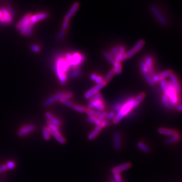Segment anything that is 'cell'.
I'll use <instances>...</instances> for the list:
<instances>
[{
    "mask_svg": "<svg viewBox=\"0 0 182 182\" xmlns=\"http://www.w3.org/2000/svg\"><path fill=\"white\" fill-rule=\"evenodd\" d=\"M70 65L65 59L58 57L55 61V72L61 84H64L67 80L65 73L70 70Z\"/></svg>",
    "mask_w": 182,
    "mask_h": 182,
    "instance_id": "obj_1",
    "label": "cell"
},
{
    "mask_svg": "<svg viewBox=\"0 0 182 182\" xmlns=\"http://www.w3.org/2000/svg\"><path fill=\"white\" fill-rule=\"evenodd\" d=\"M31 15L30 13L26 14L16 25V28L20 31V34L27 37L31 36L34 26L30 22Z\"/></svg>",
    "mask_w": 182,
    "mask_h": 182,
    "instance_id": "obj_2",
    "label": "cell"
},
{
    "mask_svg": "<svg viewBox=\"0 0 182 182\" xmlns=\"http://www.w3.org/2000/svg\"><path fill=\"white\" fill-rule=\"evenodd\" d=\"M134 98L130 97L128 100L121 107L117 114L115 115V117L113 119L114 124L119 123L125 116L127 115L132 110L135 109L133 106Z\"/></svg>",
    "mask_w": 182,
    "mask_h": 182,
    "instance_id": "obj_3",
    "label": "cell"
},
{
    "mask_svg": "<svg viewBox=\"0 0 182 182\" xmlns=\"http://www.w3.org/2000/svg\"><path fill=\"white\" fill-rule=\"evenodd\" d=\"M65 59L67 61L70 67L78 68L86 60V56L81 55L78 53L73 54L66 53L65 54Z\"/></svg>",
    "mask_w": 182,
    "mask_h": 182,
    "instance_id": "obj_4",
    "label": "cell"
},
{
    "mask_svg": "<svg viewBox=\"0 0 182 182\" xmlns=\"http://www.w3.org/2000/svg\"><path fill=\"white\" fill-rule=\"evenodd\" d=\"M150 10L152 13L155 16L156 19L157 20V21L161 25L166 26L168 24L167 19L164 16V15H163V14L161 13V12L160 11L157 7H156L155 5H151L150 6Z\"/></svg>",
    "mask_w": 182,
    "mask_h": 182,
    "instance_id": "obj_5",
    "label": "cell"
},
{
    "mask_svg": "<svg viewBox=\"0 0 182 182\" xmlns=\"http://www.w3.org/2000/svg\"><path fill=\"white\" fill-rule=\"evenodd\" d=\"M167 84L168 87V97L169 99L170 102L171 103L175 106L176 104H179V98L178 94L174 90L172 84L171 83V82H167Z\"/></svg>",
    "mask_w": 182,
    "mask_h": 182,
    "instance_id": "obj_6",
    "label": "cell"
},
{
    "mask_svg": "<svg viewBox=\"0 0 182 182\" xmlns=\"http://www.w3.org/2000/svg\"><path fill=\"white\" fill-rule=\"evenodd\" d=\"M109 122L107 120H104L103 122H102V123L100 124L97 125L91 133H90L88 135V139L90 140H92L94 139L97 137V136L98 135V133H100L102 129L105 127H107L109 125Z\"/></svg>",
    "mask_w": 182,
    "mask_h": 182,
    "instance_id": "obj_7",
    "label": "cell"
},
{
    "mask_svg": "<svg viewBox=\"0 0 182 182\" xmlns=\"http://www.w3.org/2000/svg\"><path fill=\"white\" fill-rule=\"evenodd\" d=\"M65 93V91H60L54 95H53L51 97H48L43 102V106L44 107H48L52 105L55 102L59 101L60 100V98L64 95Z\"/></svg>",
    "mask_w": 182,
    "mask_h": 182,
    "instance_id": "obj_8",
    "label": "cell"
},
{
    "mask_svg": "<svg viewBox=\"0 0 182 182\" xmlns=\"http://www.w3.org/2000/svg\"><path fill=\"white\" fill-rule=\"evenodd\" d=\"M144 44L145 41L143 40H140L138 41L135 45L126 53V58L128 59L133 57L136 53L140 50L142 47L144 46Z\"/></svg>",
    "mask_w": 182,
    "mask_h": 182,
    "instance_id": "obj_9",
    "label": "cell"
},
{
    "mask_svg": "<svg viewBox=\"0 0 182 182\" xmlns=\"http://www.w3.org/2000/svg\"><path fill=\"white\" fill-rule=\"evenodd\" d=\"M36 126L34 124H27L21 127L19 130L17 135L19 137H24L34 131Z\"/></svg>",
    "mask_w": 182,
    "mask_h": 182,
    "instance_id": "obj_10",
    "label": "cell"
},
{
    "mask_svg": "<svg viewBox=\"0 0 182 182\" xmlns=\"http://www.w3.org/2000/svg\"><path fill=\"white\" fill-rule=\"evenodd\" d=\"M48 16H49V14L47 12H41V13L31 15L30 19V22L33 25H34L35 24L46 19L48 17Z\"/></svg>",
    "mask_w": 182,
    "mask_h": 182,
    "instance_id": "obj_11",
    "label": "cell"
},
{
    "mask_svg": "<svg viewBox=\"0 0 182 182\" xmlns=\"http://www.w3.org/2000/svg\"><path fill=\"white\" fill-rule=\"evenodd\" d=\"M106 85V84L104 81H103L100 84H96L93 87H92L90 90H89L87 92H86V93L84 95V98L86 99H89L95 93L99 92V91H100L101 89H102Z\"/></svg>",
    "mask_w": 182,
    "mask_h": 182,
    "instance_id": "obj_12",
    "label": "cell"
},
{
    "mask_svg": "<svg viewBox=\"0 0 182 182\" xmlns=\"http://www.w3.org/2000/svg\"><path fill=\"white\" fill-rule=\"evenodd\" d=\"M88 109H96L99 111H103L104 109V106L103 101L99 100H91L90 101L89 104L87 106Z\"/></svg>",
    "mask_w": 182,
    "mask_h": 182,
    "instance_id": "obj_13",
    "label": "cell"
},
{
    "mask_svg": "<svg viewBox=\"0 0 182 182\" xmlns=\"http://www.w3.org/2000/svg\"><path fill=\"white\" fill-rule=\"evenodd\" d=\"M169 77H170V82L173 85V87L174 89V90L176 91V92L177 93V94L179 95V94H180L181 93V87H180V84L179 82V81L177 78V77L176 76V75L172 73L169 76Z\"/></svg>",
    "mask_w": 182,
    "mask_h": 182,
    "instance_id": "obj_14",
    "label": "cell"
},
{
    "mask_svg": "<svg viewBox=\"0 0 182 182\" xmlns=\"http://www.w3.org/2000/svg\"><path fill=\"white\" fill-rule=\"evenodd\" d=\"M82 75V72L80 70L76 67H70L67 74H66V78L71 79L80 77Z\"/></svg>",
    "mask_w": 182,
    "mask_h": 182,
    "instance_id": "obj_15",
    "label": "cell"
},
{
    "mask_svg": "<svg viewBox=\"0 0 182 182\" xmlns=\"http://www.w3.org/2000/svg\"><path fill=\"white\" fill-rule=\"evenodd\" d=\"M48 130L49 131V133H50L51 136H53L58 143H60V144H64L65 143V139L61 135L60 131H57V130H53L52 128H49L48 127Z\"/></svg>",
    "mask_w": 182,
    "mask_h": 182,
    "instance_id": "obj_16",
    "label": "cell"
},
{
    "mask_svg": "<svg viewBox=\"0 0 182 182\" xmlns=\"http://www.w3.org/2000/svg\"><path fill=\"white\" fill-rule=\"evenodd\" d=\"M131 166V164L130 163H126L118 166H115L111 169V172L113 174L114 173H120L123 171H125Z\"/></svg>",
    "mask_w": 182,
    "mask_h": 182,
    "instance_id": "obj_17",
    "label": "cell"
},
{
    "mask_svg": "<svg viewBox=\"0 0 182 182\" xmlns=\"http://www.w3.org/2000/svg\"><path fill=\"white\" fill-rule=\"evenodd\" d=\"M80 7V3L78 2H76L74 3L73 5L71 6V7L70 8V10L67 12V13L65 14L64 19H67V20H70L72 16L74 15V14L76 12V11L78 10V8Z\"/></svg>",
    "mask_w": 182,
    "mask_h": 182,
    "instance_id": "obj_18",
    "label": "cell"
},
{
    "mask_svg": "<svg viewBox=\"0 0 182 182\" xmlns=\"http://www.w3.org/2000/svg\"><path fill=\"white\" fill-rule=\"evenodd\" d=\"M113 146L115 150H119L121 147L120 144V134L119 132H115L113 135Z\"/></svg>",
    "mask_w": 182,
    "mask_h": 182,
    "instance_id": "obj_19",
    "label": "cell"
},
{
    "mask_svg": "<svg viewBox=\"0 0 182 182\" xmlns=\"http://www.w3.org/2000/svg\"><path fill=\"white\" fill-rule=\"evenodd\" d=\"M1 9H2L3 13L5 24H10L12 22L13 16L11 15V14L9 12L7 8L3 7V8H1Z\"/></svg>",
    "mask_w": 182,
    "mask_h": 182,
    "instance_id": "obj_20",
    "label": "cell"
},
{
    "mask_svg": "<svg viewBox=\"0 0 182 182\" xmlns=\"http://www.w3.org/2000/svg\"><path fill=\"white\" fill-rule=\"evenodd\" d=\"M45 116L48 119V120H49V122H51L53 124H54L56 126H60L62 124V122L60 120H59L57 117H54V115L49 112L45 113Z\"/></svg>",
    "mask_w": 182,
    "mask_h": 182,
    "instance_id": "obj_21",
    "label": "cell"
},
{
    "mask_svg": "<svg viewBox=\"0 0 182 182\" xmlns=\"http://www.w3.org/2000/svg\"><path fill=\"white\" fill-rule=\"evenodd\" d=\"M158 133L163 135H166L169 136H173L177 134V132L176 130L169 129V128H159Z\"/></svg>",
    "mask_w": 182,
    "mask_h": 182,
    "instance_id": "obj_22",
    "label": "cell"
},
{
    "mask_svg": "<svg viewBox=\"0 0 182 182\" xmlns=\"http://www.w3.org/2000/svg\"><path fill=\"white\" fill-rule=\"evenodd\" d=\"M161 101H162L163 104L164 106V107H166L167 109H172L174 107V106L171 103L168 97L166 96V95H164V94L162 95Z\"/></svg>",
    "mask_w": 182,
    "mask_h": 182,
    "instance_id": "obj_23",
    "label": "cell"
},
{
    "mask_svg": "<svg viewBox=\"0 0 182 182\" xmlns=\"http://www.w3.org/2000/svg\"><path fill=\"white\" fill-rule=\"evenodd\" d=\"M145 97V93H141L139 95H137L135 98H134V102H133V106L134 109L136 108L140 103L142 102V100Z\"/></svg>",
    "mask_w": 182,
    "mask_h": 182,
    "instance_id": "obj_24",
    "label": "cell"
},
{
    "mask_svg": "<svg viewBox=\"0 0 182 182\" xmlns=\"http://www.w3.org/2000/svg\"><path fill=\"white\" fill-rule=\"evenodd\" d=\"M86 113L88 115L89 117H98L101 115L102 111L97 110H94V109H91V110L86 109Z\"/></svg>",
    "mask_w": 182,
    "mask_h": 182,
    "instance_id": "obj_25",
    "label": "cell"
},
{
    "mask_svg": "<svg viewBox=\"0 0 182 182\" xmlns=\"http://www.w3.org/2000/svg\"><path fill=\"white\" fill-rule=\"evenodd\" d=\"M159 82H160V84L161 89L163 91L164 94L168 96V84H167V81L164 79H161V80H160V81Z\"/></svg>",
    "mask_w": 182,
    "mask_h": 182,
    "instance_id": "obj_26",
    "label": "cell"
},
{
    "mask_svg": "<svg viewBox=\"0 0 182 182\" xmlns=\"http://www.w3.org/2000/svg\"><path fill=\"white\" fill-rule=\"evenodd\" d=\"M180 138V135L177 133L176 135L173 136L172 137L166 140V141H165V143H166V144H167V145L172 144L177 142V141H179Z\"/></svg>",
    "mask_w": 182,
    "mask_h": 182,
    "instance_id": "obj_27",
    "label": "cell"
},
{
    "mask_svg": "<svg viewBox=\"0 0 182 182\" xmlns=\"http://www.w3.org/2000/svg\"><path fill=\"white\" fill-rule=\"evenodd\" d=\"M42 133H43V137L45 140L48 141L49 139H50L51 135L50 133H49V131L48 130L47 126H45L43 128Z\"/></svg>",
    "mask_w": 182,
    "mask_h": 182,
    "instance_id": "obj_28",
    "label": "cell"
},
{
    "mask_svg": "<svg viewBox=\"0 0 182 182\" xmlns=\"http://www.w3.org/2000/svg\"><path fill=\"white\" fill-rule=\"evenodd\" d=\"M137 147H139V148H140V149L144 153H149L150 152V149L149 148H148L144 143H143V142H141V141H139L137 143Z\"/></svg>",
    "mask_w": 182,
    "mask_h": 182,
    "instance_id": "obj_29",
    "label": "cell"
},
{
    "mask_svg": "<svg viewBox=\"0 0 182 182\" xmlns=\"http://www.w3.org/2000/svg\"><path fill=\"white\" fill-rule=\"evenodd\" d=\"M115 72L114 69L111 70L107 74V76L104 77V78L103 79V81L105 82V83L107 84L108 82L111 80V78L113 77V76L115 75Z\"/></svg>",
    "mask_w": 182,
    "mask_h": 182,
    "instance_id": "obj_30",
    "label": "cell"
},
{
    "mask_svg": "<svg viewBox=\"0 0 182 182\" xmlns=\"http://www.w3.org/2000/svg\"><path fill=\"white\" fill-rule=\"evenodd\" d=\"M119 53H120L121 56V61L126 60V49L125 47L123 45L120 46L119 47Z\"/></svg>",
    "mask_w": 182,
    "mask_h": 182,
    "instance_id": "obj_31",
    "label": "cell"
},
{
    "mask_svg": "<svg viewBox=\"0 0 182 182\" xmlns=\"http://www.w3.org/2000/svg\"><path fill=\"white\" fill-rule=\"evenodd\" d=\"M103 55L104 57L111 65H114V64H115V61H114L113 57H112L110 56V54H109V53H108V52L104 51V52H103Z\"/></svg>",
    "mask_w": 182,
    "mask_h": 182,
    "instance_id": "obj_32",
    "label": "cell"
},
{
    "mask_svg": "<svg viewBox=\"0 0 182 182\" xmlns=\"http://www.w3.org/2000/svg\"><path fill=\"white\" fill-rule=\"evenodd\" d=\"M115 74H120L122 73V64L120 62H115L113 65Z\"/></svg>",
    "mask_w": 182,
    "mask_h": 182,
    "instance_id": "obj_33",
    "label": "cell"
},
{
    "mask_svg": "<svg viewBox=\"0 0 182 182\" xmlns=\"http://www.w3.org/2000/svg\"><path fill=\"white\" fill-rule=\"evenodd\" d=\"M143 76H144V77L146 81L147 82V83L148 84H149L150 86H155V83L154 81L152 80V76L149 74L147 73V74H144Z\"/></svg>",
    "mask_w": 182,
    "mask_h": 182,
    "instance_id": "obj_34",
    "label": "cell"
},
{
    "mask_svg": "<svg viewBox=\"0 0 182 182\" xmlns=\"http://www.w3.org/2000/svg\"><path fill=\"white\" fill-rule=\"evenodd\" d=\"M90 101L91 100H99V101H103V97L102 95H101V94L97 92L95 93L94 94H93L90 98Z\"/></svg>",
    "mask_w": 182,
    "mask_h": 182,
    "instance_id": "obj_35",
    "label": "cell"
},
{
    "mask_svg": "<svg viewBox=\"0 0 182 182\" xmlns=\"http://www.w3.org/2000/svg\"><path fill=\"white\" fill-rule=\"evenodd\" d=\"M87 121L89 123L94 124L97 126L98 124H100L102 123V122L98 119V117H89L87 118Z\"/></svg>",
    "mask_w": 182,
    "mask_h": 182,
    "instance_id": "obj_36",
    "label": "cell"
},
{
    "mask_svg": "<svg viewBox=\"0 0 182 182\" xmlns=\"http://www.w3.org/2000/svg\"><path fill=\"white\" fill-rule=\"evenodd\" d=\"M140 70L141 71L142 73V74L144 75L145 74L148 73V69L147 68V67L146 66V65L145 64L144 61H142L140 62Z\"/></svg>",
    "mask_w": 182,
    "mask_h": 182,
    "instance_id": "obj_37",
    "label": "cell"
},
{
    "mask_svg": "<svg viewBox=\"0 0 182 182\" xmlns=\"http://www.w3.org/2000/svg\"><path fill=\"white\" fill-rule=\"evenodd\" d=\"M172 71L170 70H168L166 71H164L163 72H161L160 74H159V76L160 78V79H165L166 78L169 77V76L172 73Z\"/></svg>",
    "mask_w": 182,
    "mask_h": 182,
    "instance_id": "obj_38",
    "label": "cell"
},
{
    "mask_svg": "<svg viewBox=\"0 0 182 182\" xmlns=\"http://www.w3.org/2000/svg\"><path fill=\"white\" fill-rule=\"evenodd\" d=\"M144 62L148 70L153 67V59L151 57H147L145 59Z\"/></svg>",
    "mask_w": 182,
    "mask_h": 182,
    "instance_id": "obj_39",
    "label": "cell"
},
{
    "mask_svg": "<svg viewBox=\"0 0 182 182\" xmlns=\"http://www.w3.org/2000/svg\"><path fill=\"white\" fill-rule=\"evenodd\" d=\"M73 109L74 110H76L78 112H80V113H84V112H86V109L84 107H82V106L77 105V104H74Z\"/></svg>",
    "mask_w": 182,
    "mask_h": 182,
    "instance_id": "obj_40",
    "label": "cell"
},
{
    "mask_svg": "<svg viewBox=\"0 0 182 182\" xmlns=\"http://www.w3.org/2000/svg\"><path fill=\"white\" fill-rule=\"evenodd\" d=\"M60 102L61 103V104H64L65 106H67L69 107H70V108H73V106H74V103L70 101H69V100H62V99H60V100H59Z\"/></svg>",
    "mask_w": 182,
    "mask_h": 182,
    "instance_id": "obj_41",
    "label": "cell"
},
{
    "mask_svg": "<svg viewBox=\"0 0 182 182\" xmlns=\"http://www.w3.org/2000/svg\"><path fill=\"white\" fill-rule=\"evenodd\" d=\"M30 48L31 49V51L34 53H39L41 51V47L37 45V44H32L31 45Z\"/></svg>",
    "mask_w": 182,
    "mask_h": 182,
    "instance_id": "obj_42",
    "label": "cell"
},
{
    "mask_svg": "<svg viewBox=\"0 0 182 182\" xmlns=\"http://www.w3.org/2000/svg\"><path fill=\"white\" fill-rule=\"evenodd\" d=\"M119 53V47L117 46H114L111 49L109 54L112 57H114V56Z\"/></svg>",
    "mask_w": 182,
    "mask_h": 182,
    "instance_id": "obj_43",
    "label": "cell"
},
{
    "mask_svg": "<svg viewBox=\"0 0 182 182\" xmlns=\"http://www.w3.org/2000/svg\"><path fill=\"white\" fill-rule=\"evenodd\" d=\"M5 166H6L7 169L12 170L15 168V163L13 161H9L6 163Z\"/></svg>",
    "mask_w": 182,
    "mask_h": 182,
    "instance_id": "obj_44",
    "label": "cell"
},
{
    "mask_svg": "<svg viewBox=\"0 0 182 182\" xmlns=\"http://www.w3.org/2000/svg\"><path fill=\"white\" fill-rule=\"evenodd\" d=\"M65 35V31L61 30L60 31V32H58V34L57 36V40L58 41L62 40L64 38Z\"/></svg>",
    "mask_w": 182,
    "mask_h": 182,
    "instance_id": "obj_45",
    "label": "cell"
},
{
    "mask_svg": "<svg viewBox=\"0 0 182 182\" xmlns=\"http://www.w3.org/2000/svg\"><path fill=\"white\" fill-rule=\"evenodd\" d=\"M113 177H114V180L115 182H123L121 177V176L120 175L119 173L113 174Z\"/></svg>",
    "mask_w": 182,
    "mask_h": 182,
    "instance_id": "obj_46",
    "label": "cell"
},
{
    "mask_svg": "<svg viewBox=\"0 0 182 182\" xmlns=\"http://www.w3.org/2000/svg\"><path fill=\"white\" fill-rule=\"evenodd\" d=\"M73 96V94L72 93H65L64 95L60 98L62 99V100H69V99L72 98Z\"/></svg>",
    "mask_w": 182,
    "mask_h": 182,
    "instance_id": "obj_47",
    "label": "cell"
},
{
    "mask_svg": "<svg viewBox=\"0 0 182 182\" xmlns=\"http://www.w3.org/2000/svg\"><path fill=\"white\" fill-rule=\"evenodd\" d=\"M69 20H67V19H64L63 20L62 22V30H66L67 28L69 27Z\"/></svg>",
    "mask_w": 182,
    "mask_h": 182,
    "instance_id": "obj_48",
    "label": "cell"
},
{
    "mask_svg": "<svg viewBox=\"0 0 182 182\" xmlns=\"http://www.w3.org/2000/svg\"><path fill=\"white\" fill-rule=\"evenodd\" d=\"M115 113L114 111H111L110 113H109L107 114L106 118L107 119V120H113L114 119V117H115Z\"/></svg>",
    "mask_w": 182,
    "mask_h": 182,
    "instance_id": "obj_49",
    "label": "cell"
},
{
    "mask_svg": "<svg viewBox=\"0 0 182 182\" xmlns=\"http://www.w3.org/2000/svg\"><path fill=\"white\" fill-rule=\"evenodd\" d=\"M107 114V113L106 111H102L101 115L98 117V119L99 120H100L101 122H103V121L106 118Z\"/></svg>",
    "mask_w": 182,
    "mask_h": 182,
    "instance_id": "obj_50",
    "label": "cell"
},
{
    "mask_svg": "<svg viewBox=\"0 0 182 182\" xmlns=\"http://www.w3.org/2000/svg\"><path fill=\"white\" fill-rule=\"evenodd\" d=\"M0 23L2 24H5L1 8H0Z\"/></svg>",
    "mask_w": 182,
    "mask_h": 182,
    "instance_id": "obj_51",
    "label": "cell"
},
{
    "mask_svg": "<svg viewBox=\"0 0 182 182\" xmlns=\"http://www.w3.org/2000/svg\"><path fill=\"white\" fill-rule=\"evenodd\" d=\"M94 81L95 82V83L97 84H99L102 83V82L103 81V78L101 77V76H97V77L95 78Z\"/></svg>",
    "mask_w": 182,
    "mask_h": 182,
    "instance_id": "obj_52",
    "label": "cell"
},
{
    "mask_svg": "<svg viewBox=\"0 0 182 182\" xmlns=\"http://www.w3.org/2000/svg\"><path fill=\"white\" fill-rule=\"evenodd\" d=\"M152 80L154 81L155 83H156V82H159L160 81V80H161L160 77H159V74H155L153 76H152Z\"/></svg>",
    "mask_w": 182,
    "mask_h": 182,
    "instance_id": "obj_53",
    "label": "cell"
},
{
    "mask_svg": "<svg viewBox=\"0 0 182 182\" xmlns=\"http://www.w3.org/2000/svg\"><path fill=\"white\" fill-rule=\"evenodd\" d=\"M114 61L115 62H121V56L120 54V53H117L116 55L114 56Z\"/></svg>",
    "mask_w": 182,
    "mask_h": 182,
    "instance_id": "obj_54",
    "label": "cell"
},
{
    "mask_svg": "<svg viewBox=\"0 0 182 182\" xmlns=\"http://www.w3.org/2000/svg\"><path fill=\"white\" fill-rule=\"evenodd\" d=\"M7 170V168L5 166V164L1 165V166H0V173L5 172Z\"/></svg>",
    "mask_w": 182,
    "mask_h": 182,
    "instance_id": "obj_55",
    "label": "cell"
},
{
    "mask_svg": "<svg viewBox=\"0 0 182 182\" xmlns=\"http://www.w3.org/2000/svg\"><path fill=\"white\" fill-rule=\"evenodd\" d=\"M148 73L152 77V76H153L154 75H155L156 74H155V70H154V69H153V67H152V68H150L149 70H148Z\"/></svg>",
    "mask_w": 182,
    "mask_h": 182,
    "instance_id": "obj_56",
    "label": "cell"
},
{
    "mask_svg": "<svg viewBox=\"0 0 182 182\" xmlns=\"http://www.w3.org/2000/svg\"><path fill=\"white\" fill-rule=\"evenodd\" d=\"M176 109L178 111H181V110H182V106L180 104H177V106L176 107Z\"/></svg>",
    "mask_w": 182,
    "mask_h": 182,
    "instance_id": "obj_57",
    "label": "cell"
},
{
    "mask_svg": "<svg viewBox=\"0 0 182 182\" xmlns=\"http://www.w3.org/2000/svg\"><path fill=\"white\" fill-rule=\"evenodd\" d=\"M97 74H91V76H90V79L91 80H93V81H94L95 80V78L97 77Z\"/></svg>",
    "mask_w": 182,
    "mask_h": 182,
    "instance_id": "obj_58",
    "label": "cell"
},
{
    "mask_svg": "<svg viewBox=\"0 0 182 182\" xmlns=\"http://www.w3.org/2000/svg\"><path fill=\"white\" fill-rule=\"evenodd\" d=\"M110 182H115V181L114 180H111L110 181Z\"/></svg>",
    "mask_w": 182,
    "mask_h": 182,
    "instance_id": "obj_59",
    "label": "cell"
}]
</instances>
